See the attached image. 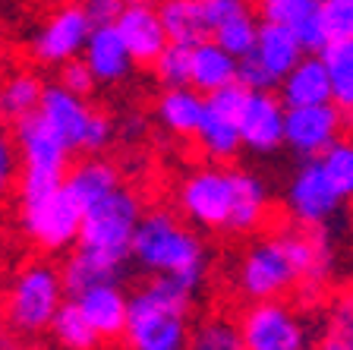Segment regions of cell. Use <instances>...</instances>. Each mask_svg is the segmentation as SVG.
<instances>
[{
  "instance_id": "cb8c5ba5",
  "label": "cell",
  "mask_w": 353,
  "mask_h": 350,
  "mask_svg": "<svg viewBox=\"0 0 353 350\" xmlns=\"http://www.w3.org/2000/svg\"><path fill=\"white\" fill-rule=\"evenodd\" d=\"M158 13H161L164 32L174 44L192 48V44L212 38V26H208L202 7H199V0H161Z\"/></svg>"
},
{
  "instance_id": "4316f807",
  "label": "cell",
  "mask_w": 353,
  "mask_h": 350,
  "mask_svg": "<svg viewBox=\"0 0 353 350\" xmlns=\"http://www.w3.org/2000/svg\"><path fill=\"white\" fill-rule=\"evenodd\" d=\"M44 86L35 73H13L10 79L0 82V120H10V124H19L26 117L38 114V104H41Z\"/></svg>"
},
{
  "instance_id": "9c48e42d",
  "label": "cell",
  "mask_w": 353,
  "mask_h": 350,
  "mask_svg": "<svg viewBox=\"0 0 353 350\" xmlns=\"http://www.w3.org/2000/svg\"><path fill=\"white\" fill-rule=\"evenodd\" d=\"M38 117L63 139L66 146L79 148V152H101L114 139V124L108 117L88 108L85 95H76L60 82L44 88Z\"/></svg>"
},
{
  "instance_id": "5bb4252c",
  "label": "cell",
  "mask_w": 353,
  "mask_h": 350,
  "mask_svg": "<svg viewBox=\"0 0 353 350\" xmlns=\"http://www.w3.org/2000/svg\"><path fill=\"white\" fill-rule=\"evenodd\" d=\"M287 104L272 92H250L240 114V139L252 152H274L284 146Z\"/></svg>"
},
{
  "instance_id": "277c9868",
  "label": "cell",
  "mask_w": 353,
  "mask_h": 350,
  "mask_svg": "<svg viewBox=\"0 0 353 350\" xmlns=\"http://www.w3.org/2000/svg\"><path fill=\"white\" fill-rule=\"evenodd\" d=\"M142 221V202L132 190L117 186L114 193L101 196L98 202L85 205L82 231L76 246L101 255L114 265H123L132 255V237Z\"/></svg>"
},
{
  "instance_id": "7a4b0ae2",
  "label": "cell",
  "mask_w": 353,
  "mask_h": 350,
  "mask_svg": "<svg viewBox=\"0 0 353 350\" xmlns=\"http://www.w3.org/2000/svg\"><path fill=\"white\" fill-rule=\"evenodd\" d=\"M192 291L170 278H154L130 297L123 341L130 350H186L190 347Z\"/></svg>"
},
{
  "instance_id": "74e56055",
  "label": "cell",
  "mask_w": 353,
  "mask_h": 350,
  "mask_svg": "<svg viewBox=\"0 0 353 350\" xmlns=\"http://www.w3.org/2000/svg\"><path fill=\"white\" fill-rule=\"evenodd\" d=\"M60 86L70 88V92H76V95H88L92 88L98 86L95 76H92V70H88L85 60H70V64L60 66Z\"/></svg>"
},
{
  "instance_id": "d590c367",
  "label": "cell",
  "mask_w": 353,
  "mask_h": 350,
  "mask_svg": "<svg viewBox=\"0 0 353 350\" xmlns=\"http://www.w3.org/2000/svg\"><path fill=\"white\" fill-rule=\"evenodd\" d=\"M154 76L164 82L168 88L174 86H190V48L186 44H174L170 41L158 60H154Z\"/></svg>"
},
{
  "instance_id": "7bdbcfd3",
  "label": "cell",
  "mask_w": 353,
  "mask_h": 350,
  "mask_svg": "<svg viewBox=\"0 0 353 350\" xmlns=\"http://www.w3.org/2000/svg\"><path fill=\"white\" fill-rule=\"evenodd\" d=\"M126 3H145V0H126Z\"/></svg>"
},
{
  "instance_id": "f6af8a7d",
  "label": "cell",
  "mask_w": 353,
  "mask_h": 350,
  "mask_svg": "<svg viewBox=\"0 0 353 350\" xmlns=\"http://www.w3.org/2000/svg\"><path fill=\"white\" fill-rule=\"evenodd\" d=\"M0 350H3V347H0Z\"/></svg>"
},
{
  "instance_id": "f1b7e54d",
  "label": "cell",
  "mask_w": 353,
  "mask_h": 350,
  "mask_svg": "<svg viewBox=\"0 0 353 350\" xmlns=\"http://www.w3.org/2000/svg\"><path fill=\"white\" fill-rule=\"evenodd\" d=\"M328 66L331 79V101L344 114H353V41H334L319 51Z\"/></svg>"
},
{
  "instance_id": "d4e9b609",
  "label": "cell",
  "mask_w": 353,
  "mask_h": 350,
  "mask_svg": "<svg viewBox=\"0 0 353 350\" xmlns=\"http://www.w3.org/2000/svg\"><path fill=\"white\" fill-rule=\"evenodd\" d=\"M120 186V174L114 164L101 158H88L82 164H76L70 174H66V190L73 193V199L85 208V205L98 202L101 196L114 193Z\"/></svg>"
},
{
  "instance_id": "484cf974",
  "label": "cell",
  "mask_w": 353,
  "mask_h": 350,
  "mask_svg": "<svg viewBox=\"0 0 353 350\" xmlns=\"http://www.w3.org/2000/svg\"><path fill=\"white\" fill-rule=\"evenodd\" d=\"M268 218V190L256 174L236 168V208L230 233H252Z\"/></svg>"
},
{
  "instance_id": "9a60e30c",
  "label": "cell",
  "mask_w": 353,
  "mask_h": 350,
  "mask_svg": "<svg viewBox=\"0 0 353 350\" xmlns=\"http://www.w3.org/2000/svg\"><path fill=\"white\" fill-rule=\"evenodd\" d=\"M114 26H117L120 38L126 41V48H130L136 64H154L158 54L170 44L168 32H164L161 13H158V7H152L148 0L145 3H126Z\"/></svg>"
},
{
  "instance_id": "e0dca14e",
  "label": "cell",
  "mask_w": 353,
  "mask_h": 350,
  "mask_svg": "<svg viewBox=\"0 0 353 350\" xmlns=\"http://www.w3.org/2000/svg\"><path fill=\"white\" fill-rule=\"evenodd\" d=\"M259 13L262 22H274L294 32L306 54H319L328 44L319 19V0H259Z\"/></svg>"
},
{
  "instance_id": "5b68a950",
  "label": "cell",
  "mask_w": 353,
  "mask_h": 350,
  "mask_svg": "<svg viewBox=\"0 0 353 350\" xmlns=\"http://www.w3.org/2000/svg\"><path fill=\"white\" fill-rule=\"evenodd\" d=\"M176 208L196 227L230 231L236 208V168L205 164L190 171L176 186Z\"/></svg>"
},
{
  "instance_id": "d6a6232c",
  "label": "cell",
  "mask_w": 353,
  "mask_h": 350,
  "mask_svg": "<svg viewBox=\"0 0 353 350\" xmlns=\"http://www.w3.org/2000/svg\"><path fill=\"white\" fill-rule=\"evenodd\" d=\"M186 350H246L240 322L224 319V315L202 319L190 331V347Z\"/></svg>"
},
{
  "instance_id": "2e32d148",
  "label": "cell",
  "mask_w": 353,
  "mask_h": 350,
  "mask_svg": "<svg viewBox=\"0 0 353 350\" xmlns=\"http://www.w3.org/2000/svg\"><path fill=\"white\" fill-rule=\"evenodd\" d=\"M82 60L88 64L95 82H101V86H117V82L130 79L132 66H136L117 26H95L85 48H82Z\"/></svg>"
},
{
  "instance_id": "44dd1931",
  "label": "cell",
  "mask_w": 353,
  "mask_h": 350,
  "mask_svg": "<svg viewBox=\"0 0 353 350\" xmlns=\"http://www.w3.org/2000/svg\"><path fill=\"white\" fill-rule=\"evenodd\" d=\"M281 101L287 108H306V104H328L331 101V79L328 66L319 54H303V60L278 82Z\"/></svg>"
},
{
  "instance_id": "603a6c76",
  "label": "cell",
  "mask_w": 353,
  "mask_h": 350,
  "mask_svg": "<svg viewBox=\"0 0 353 350\" xmlns=\"http://www.w3.org/2000/svg\"><path fill=\"white\" fill-rule=\"evenodd\" d=\"M202 114H205V95L196 92L192 86L164 88V95L158 98V120L164 124V130L180 139L196 136Z\"/></svg>"
},
{
  "instance_id": "836d02e7",
  "label": "cell",
  "mask_w": 353,
  "mask_h": 350,
  "mask_svg": "<svg viewBox=\"0 0 353 350\" xmlns=\"http://www.w3.org/2000/svg\"><path fill=\"white\" fill-rule=\"evenodd\" d=\"M319 164L331 180V186L338 190V196L344 202L353 199V139H338L328 152L319 155Z\"/></svg>"
},
{
  "instance_id": "ba28073f",
  "label": "cell",
  "mask_w": 353,
  "mask_h": 350,
  "mask_svg": "<svg viewBox=\"0 0 353 350\" xmlns=\"http://www.w3.org/2000/svg\"><path fill=\"white\" fill-rule=\"evenodd\" d=\"M19 218L22 231L44 253H60V249L73 246L82 231V208L73 199V193L63 186L44 193H26L19 196Z\"/></svg>"
},
{
  "instance_id": "ee69618b",
  "label": "cell",
  "mask_w": 353,
  "mask_h": 350,
  "mask_svg": "<svg viewBox=\"0 0 353 350\" xmlns=\"http://www.w3.org/2000/svg\"><path fill=\"white\" fill-rule=\"evenodd\" d=\"M16 350H35V347H16Z\"/></svg>"
},
{
  "instance_id": "f35d334b",
  "label": "cell",
  "mask_w": 353,
  "mask_h": 350,
  "mask_svg": "<svg viewBox=\"0 0 353 350\" xmlns=\"http://www.w3.org/2000/svg\"><path fill=\"white\" fill-rule=\"evenodd\" d=\"M123 7L126 0H82V10L88 13L92 26H114Z\"/></svg>"
},
{
  "instance_id": "3957f363",
  "label": "cell",
  "mask_w": 353,
  "mask_h": 350,
  "mask_svg": "<svg viewBox=\"0 0 353 350\" xmlns=\"http://www.w3.org/2000/svg\"><path fill=\"white\" fill-rule=\"evenodd\" d=\"M63 303H66L63 275L48 262H29L10 281L7 300H3V315H7L10 329L16 335L35 338L41 331H51V322Z\"/></svg>"
},
{
  "instance_id": "60d3db41",
  "label": "cell",
  "mask_w": 353,
  "mask_h": 350,
  "mask_svg": "<svg viewBox=\"0 0 353 350\" xmlns=\"http://www.w3.org/2000/svg\"><path fill=\"white\" fill-rule=\"evenodd\" d=\"M142 130H145V120H142L139 114H132L130 120H123V130H120V133H123L126 139H139Z\"/></svg>"
},
{
  "instance_id": "52a82bcc",
  "label": "cell",
  "mask_w": 353,
  "mask_h": 350,
  "mask_svg": "<svg viewBox=\"0 0 353 350\" xmlns=\"http://www.w3.org/2000/svg\"><path fill=\"white\" fill-rule=\"evenodd\" d=\"M300 271H296L294 253L287 246L284 231L256 240L240 255L236 265V291L256 303V300H281L284 293L296 291Z\"/></svg>"
},
{
  "instance_id": "8fae6325",
  "label": "cell",
  "mask_w": 353,
  "mask_h": 350,
  "mask_svg": "<svg viewBox=\"0 0 353 350\" xmlns=\"http://www.w3.org/2000/svg\"><path fill=\"white\" fill-rule=\"evenodd\" d=\"M92 29L95 26H92L88 13L82 10V3H66V7L54 10L41 22V29L32 38V54L44 66H63L82 54Z\"/></svg>"
},
{
  "instance_id": "4fadbf2b",
  "label": "cell",
  "mask_w": 353,
  "mask_h": 350,
  "mask_svg": "<svg viewBox=\"0 0 353 350\" xmlns=\"http://www.w3.org/2000/svg\"><path fill=\"white\" fill-rule=\"evenodd\" d=\"M344 133V110L334 101L306 104V108H287L284 146H290L300 158L325 155Z\"/></svg>"
},
{
  "instance_id": "ac0fdd59",
  "label": "cell",
  "mask_w": 353,
  "mask_h": 350,
  "mask_svg": "<svg viewBox=\"0 0 353 350\" xmlns=\"http://www.w3.org/2000/svg\"><path fill=\"white\" fill-rule=\"evenodd\" d=\"M79 303L82 315L88 319V325L98 331L101 341H120L126 331V313H130V297L120 291L117 281L110 284H98L82 291L79 297H73Z\"/></svg>"
},
{
  "instance_id": "4dcf8cb0",
  "label": "cell",
  "mask_w": 353,
  "mask_h": 350,
  "mask_svg": "<svg viewBox=\"0 0 353 350\" xmlns=\"http://www.w3.org/2000/svg\"><path fill=\"white\" fill-rule=\"evenodd\" d=\"M316 350H353V287L331 300Z\"/></svg>"
},
{
  "instance_id": "ab89813d",
  "label": "cell",
  "mask_w": 353,
  "mask_h": 350,
  "mask_svg": "<svg viewBox=\"0 0 353 350\" xmlns=\"http://www.w3.org/2000/svg\"><path fill=\"white\" fill-rule=\"evenodd\" d=\"M199 7H202V13H205V19H208V26H218V22H224L228 16H234V13H240L246 3L243 0H199Z\"/></svg>"
},
{
  "instance_id": "30bf717a",
  "label": "cell",
  "mask_w": 353,
  "mask_h": 350,
  "mask_svg": "<svg viewBox=\"0 0 353 350\" xmlns=\"http://www.w3.org/2000/svg\"><path fill=\"white\" fill-rule=\"evenodd\" d=\"M240 331L246 350H312L309 322L284 300H256L243 309Z\"/></svg>"
},
{
  "instance_id": "d6986e66",
  "label": "cell",
  "mask_w": 353,
  "mask_h": 350,
  "mask_svg": "<svg viewBox=\"0 0 353 350\" xmlns=\"http://www.w3.org/2000/svg\"><path fill=\"white\" fill-rule=\"evenodd\" d=\"M303 54L306 51H303L300 38H296L290 29L274 26V22H259L256 48H252V54H246V57L272 79V86H278V82L303 60Z\"/></svg>"
},
{
  "instance_id": "f546056e",
  "label": "cell",
  "mask_w": 353,
  "mask_h": 350,
  "mask_svg": "<svg viewBox=\"0 0 353 350\" xmlns=\"http://www.w3.org/2000/svg\"><path fill=\"white\" fill-rule=\"evenodd\" d=\"M51 335L63 350H95L98 341H101L98 331L92 329L88 319L82 315L76 300H66L63 307L57 309V315H54V322H51Z\"/></svg>"
},
{
  "instance_id": "83f0119b",
  "label": "cell",
  "mask_w": 353,
  "mask_h": 350,
  "mask_svg": "<svg viewBox=\"0 0 353 350\" xmlns=\"http://www.w3.org/2000/svg\"><path fill=\"white\" fill-rule=\"evenodd\" d=\"M120 271H123V265L108 262V259H101V255H95V253H88V249H76V253L66 259V265H63V271H60V275H63L66 293L79 297V293L88 291V287L117 281Z\"/></svg>"
},
{
  "instance_id": "e575fe53",
  "label": "cell",
  "mask_w": 353,
  "mask_h": 350,
  "mask_svg": "<svg viewBox=\"0 0 353 350\" xmlns=\"http://www.w3.org/2000/svg\"><path fill=\"white\" fill-rule=\"evenodd\" d=\"M319 19L328 44L353 41V0H319Z\"/></svg>"
},
{
  "instance_id": "7402d4cb",
  "label": "cell",
  "mask_w": 353,
  "mask_h": 350,
  "mask_svg": "<svg viewBox=\"0 0 353 350\" xmlns=\"http://www.w3.org/2000/svg\"><path fill=\"white\" fill-rule=\"evenodd\" d=\"M192 139H196L199 152L205 155V158H212L214 164H224V161L234 158L243 146L240 120H236L234 114H228V110H221L205 101V114H202V124H199Z\"/></svg>"
},
{
  "instance_id": "6da1fadb",
  "label": "cell",
  "mask_w": 353,
  "mask_h": 350,
  "mask_svg": "<svg viewBox=\"0 0 353 350\" xmlns=\"http://www.w3.org/2000/svg\"><path fill=\"white\" fill-rule=\"evenodd\" d=\"M130 259L152 278H170L192 293L205 281L208 269V253L202 237L170 212L142 215L136 237H132Z\"/></svg>"
},
{
  "instance_id": "ffe728a7",
  "label": "cell",
  "mask_w": 353,
  "mask_h": 350,
  "mask_svg": "<svg viewBox=\"0 0 353 350\" xmlns=\"http://www.w3.org/2000/svg\"><path fill=\"white\" fill-rule=\"evenodd\" d=\"M236 73H240V60L224 51L214 38H205L190 48V86L202 95L234 86Z\"/></svg>"
},
{
  "instance_id": "1f68e13d",
  "label": "cell",
  "mask_w": 353,
  "mask_h": 350,
  "mask_svg": "<svg viewBox=\"0 0 353 350\" xmlns=\"http://www.w3.org/2000/svg\"><path fill=\"white\" fill-rule=\"evenodd\" d=\"M212 38L228 54H234L236 60H243L246 54H252V48H256L259 22H256V16H252L250 10L243 7L240 13H234V16H228L224 22H218V26L212 29Z\"/></svg>"
},
{
  "instance_id": "8992f818",
  "label": "cell",
  "mask_w": 353,
  "mask_h": 350,
  "mask_svg": "<svg viewBox=\"0 0 353 350\" xmlns=\"http://www.w3.org/2000/svg\"><path fill=\"white\" fill-rule=\"evenodd\" d=\"M16 148H19V196L26 193H44L57 190L66 183V164H70V152L63 139L44 124L41 117H26L16 124Z\"/></svg>"
},
{
  "instance_id": "7c38bea8",
  "label": "cell",
  "mask_w": 353,
  "mask_h": 350,
  "mask_svg": "<svg viewBox=\"0 0 353 350\" xmlns=\"http://www.w3.org/2000/svg\"><path fill=\"white\" fill-rule=\"evenodd\" d=\"M341 205H344V199L325 177L319 158H306L287 186V208H290L294 221L303 227H325L341 212Z\"/></svg>"
},
{
  "instance_id": "b9f144b4",
  "label": "cell",
  "mask_w": 353,
  "mask_h": 350,
  "mask_svg": "<svg viewBox=\"0 0 353 350\" xmlns=\"http://www.w3.org/2000/svg\"><path fill=\"white\" fill-rule=\"evenodd\" d=\"M3 319H7V315H3V307H0V325H3Z\"/></svg>"
},
{
  "instance_id": "8d00e7d4",
  "label": "cell",
  "mask_w": 353,
  "mask_h": 350,
  "mask_svg": "<svg viewBox=\"0 0 353 350\" xmlns=\"http://www.w3.org/2000/svg\"><path fill=\"white\" fill-rule=\"evenodd\" d=\"M19 148L16 139H10L7 133L0 130V199L13 190V183L19 180Z\"/></svg>"
}]
</instances>
